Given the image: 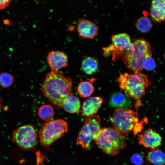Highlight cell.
Returning a JSON list of instances; mask_svg holds the SVG:
<instances>
[{
    "mask_svg": "<svg viewBox=\"0 0 165 165\" xmlns=\"http://www.w3.org/2000/svg\"><path fill=\"white\" fill-rule=\"evenodd\" d=\"M41 90L50 103L56 108L60 109L62 108L64 99L73 94L72 81L59 71H51L45 77Z\"/></svg>",
    "mask_w": 165,
    "mask_h": 165,
    "instance_id": "6da1fadb",
    "label": "cell"
},
{
    "mask_svg": "<svg viewBox=\"0 0 165 165\" xmlns=\"http://www.w3.org/2000/svg\"><path fill=\"white\" fill-rule=\"evenodd\" d=\"M117 81L127 96L138 101L144 95L150 85L148 77L141 72L121 74Z\"/></svg>",
    "mask_w": 165,
    "mask_h": 165,
    "instance_id": "7a4b0ae2",
    "label": "cell"
},
{
    "mask_svg": "<svg viewBox=\"0 0 165 165\" xmlns=\"http://www.w3.org/2000/svg\"><path fill=\"white\" fill-rule=\"evenodd\" d=\"M95 143L105 153L116 155L127 146L125 136L114 128H101L94 139Z\"/></svg>",
    "mask_w": 165,
    "mask_h": 165,
    "instance_id": "3957f363",
    "label": "cell"
},
{
    "mask_svg": "<svg viewBox=\"0 0 165 165\" xmlns=\"http://www.w3.org/2000/svg\"><path fill=\"white\" fill-rule=\"evenodd\" d=\"M68 130L67 123L63 119L46 122L41 125L38 132L40 143L43 147L48 148L67 132Z\"/></svg>",
    "mask_w": 165,
    "mask_h": 165,
    "instance_id": "277c9868",
    "label": "cell"
},
{
    "mask_svg": "<svg viewBox=\"0 0 165 165\" xmlns=\"http://www.w3.org/2000/svg\"><path fill=\"white\" fill-rule=\"evenodd\" d=\"M138 114L130 109L117 108L109 117L114 128L120 134H128L139 123Z\"/></svg>",
    "mask_w": 165,
    "mask_h": 165,
    "instance_id": "5b68a950",
    "label": "cell"
},
{
    "mask_svg": "<svg viewBox=\"0 0 165 165\" xmlns=\"http://www.w3.org/2000/svg\"><path fill=\"white\" fill-rule=\"evenodd\" d=\"M12 140L20 149L27 151L34 149L38 142L34 127L30 124L22 126L15 130Z\"/></svg>",
    "mask_w": 165,
    "mask_h": 165,
    "instance_id": "8992f818",
    "label": "cell"
},
{
    "mask_svg": "<svg viewBox=\"0 0 165 165\" xmlns=\"http://www.w3.org/2000/svg\"><path fill=\"white\" fill-rule=\"evenodd\" d=\"M100 122V118L97 115L86 117L83 126L78 135L77 144L89 151L90 149L91 142L101 128Z\"/></svg>",
    "mask_w": 165,
    "mask_h": 165,
    "instance_id": "52a82bcc",
    "label": "cell"
},
{
    "mask_svg": "<svg viewBox=\"0 0 165 165\" xmlns=\"http://www.w3.org/2000/svg\"><path fill=\"white\" fill-rule=\"evenodd\" d=\"M112 44L108 48L112 52L114 60H116L128 51L131 46V40L129 35L124 33L113 35L111 36Z\"/></svg>",
    "mask_w": 165,
    "mask_h": 165,
    "instance_id": "ba28073f",
    "label": "cell"
},
{
    "mask_svg": "<svg viewBox=\"0 0 165 165\" xmlns=\"http://www.w3.org/2000/svg\"><path fill=\"white\" fill-rule=\"evenodd\" d=\"M128 51L133 56L144 60L152 56L149 43L142 38L131 40V46Z\"/></svg>",
    "mask_w": 165,
    "mask_h": 165,
    "instance_id": "9c48e42d",
    "label": "cell"
},
{
    "mask_svg": "<svg viewBox=\"0 0 165 165\" xmlns=\"http://www.w3.org/2000/svg\"><path fill=\"white\" fill-rule=\"evenodd\" d=\"M160 135L151 128L144 131L138 137L139 144L152 150L160 146L162 141Z\"/></svg>",
    "mask_w": 165,
    "mask_h": 165,
    "instance_id": "30bf717a",
    "label": "cell"
},
{
    "mask_svg": "<svg viewBox=\"0 0 165 165\" xmlns=\"http://www.w3.org/2000/svg\"><path fill=\"white\" fill-rule=\"evenodd\" d=\"M77 29L79 36L84 38H93L97 35L98 27L94 23L82 18L78 20Z\"/></svg>",
    "mask_w": 165,
    "mask_h": 165,
    "instance_id": "8fae6325",
    "label": "cell"
},
{
    "mask_svg": "<svg viewBox=\"0 0 165 165\" xmlns=\"http://www.w3.org/2000/svg\"><path fill=\"white\" fill-rule=\"evenodd\" d=\"M47 61L51 71H58L68 64L67 55L63 51L52 50L48 53Z\"/></svg>",
    "mask_w": 165,
    "mask_h": 165,
    "instance_id": "7c38bea8",
    "label": "cell"
},
{
    "mask_svg": "<svg viewBox=\"0 0 165 165\" xmlns=\"http://www.w3.org/2000/svg\"><path fill=\"white\" fill-rule=\"evenodd\" d=\"M103 100L100 97H93L87 99L83 103L81 115L86 117L95 115L101 107Z\"/></svg>",
    "mask_w": 165,
    "mask_h": 165,
    "instance_id": "4fadbf2b",
    "label": "cell"
},
{
    "mask_svg": "<svg viewBox=\"0 0 165 165\" xmlns=\"http://www.w3.org/2000/svg\"><path fill=\"white\" fill-rule=\"evenodd\" d=\"M150 15L154 22L160 23L165 18V1L164 0H154L151 3Z\"/></svg>",
    "mask_w": 165,
    "mask_h": 165,
    "instance_id": "5bb4252c",
    "label": "cell"
},
{
    "mask_svg": "<svg viewBox=\"0 0 165 165\" xmlns=\"http://www.w3.org/2000/svg\"><path fill=\"white\" fill-rule=\"evenodd\" d=\"M109 105L112 107L125 109L132 106L130 98L120 92H116L112 94Z\"/></svg>",
    "mask_w": 165,
    "mask_h": 165,
    "instance_id": "9a60e30c",
    "label": "cell"
},
{
    "mask_svg": "<svg viewBox=\"0 0 165 165\" xmlns=\"http://www.w3.org/2000/svg\"><path fill=\"white\" fill-rule=\"evenodd\" d=\"M124 64L130 70L134 72H141L143 69L142 64L144 60L133 56L128 51L121 56Z\"/></svg>",
    "mask_w": 165,
    "mask_h": 165,
    "instance_id": "2e32d148",
    "label": "cell"
},
{
    "mask_svg": "<svg viewBox=\"0 0 165 165\" xmlns=\"http://www.w3.org/2000/svg\"><path fill=\"white\" fill-rule=\"evenodd\" d=\"M80 107V100L73 94L68 96L64 99L62 105L65 111L71 113L78 112Z\"/></svg>",
    "mask_w": 165,
    "mask_h": 165,
    "instance_id": "e0dca14e",
    "label": "cell"
},
{
    "mask_svg": "<svg viewBox=\"0 0 165 165\" xmlns=\"http://www.w3.org/2000/svg\"><path fill=\"white\" fill-rule=\"evenodd\" d=\"M98 60L91 56H84L82 60L81 68L82 71L88 75L95 73L98 68Z\"/></svg>",
    "mask_w": 165,
    "mask_h": 165,
    "instance_id": "ac0fdd59",
    "label": "cell"
},
{
    "mask_svg": "<svg viewBox=\"0 0 165 165\" xmlns=\"http://www.w3.org/2000/svg\"><path fill=\"white\" fill-rule=\"evenodd\" d=\"M146 158L149 162L155 165H164L165 164V154L159 149L152 150L148 153Z\"/></svg>",
    "mask_w": 165,
    "mask_h": 165,
    "instance_id": "d6986e66",
    "label": "cell"
},
{
    "mask_svg": "<svg viewBox=\"0 0 165 165\" xmlns=\"http://www.w3.org/2000/svg\"><path fill=\"white\" fill-rule=\"evenodd\" d=\"M94 87L92 84L88 81H82L77 87V91L82 97H90L94 90Z\"/></svg>",
    "mask_w": 165,
    "mask_h": 165,
    "instance_id": "ffe728a7",
    "label": "cell"
},
{
    "mask_svg": "<svg viewBox=\"0 0 165 165\" xmlns=\"http://www.w3.org/2000/svg\"><path fill=\"white\" fill-rule=\"evenodd\" d=\"M54 112L52 106L49 104L42 105L38 110V115L42 120L47 122L51 120L54 115Z\"/></svg>",
    "mask_w": 165,
    "mask_h": 165,
    "instance_id": "44dd1931",
    "label": "cell"
},
{
    "mask_svg": "<svg viewBox=\"0 0 165 165\" xmlns=\"http://www.w3.org/2000/svg\"><path fill=\"white\" fill-rule=\"evenodd\" d=\"M135 25L136 28L142 33L149 32L152 27V24L150 19L145 16L137 20Z\"/></svg>",
    "mask_w": 165,
    "mask_h": 165,
    "instance_id": "7402d4cb",
    "label": "cell"
},
{
    "mask_svg": "<svg viewBox=\"0 0 165 165\" xmlns=\"http://www.w3.org/2000/svg\"><path fill=\"white\" fill-rule=\"evenodd\" d=\"M14 79L13 75L7 72L0 73V86L3 88L9 87L13 84Z\"/></svg>",
    "mask_w": 165,
    "mask_h": 165,
    "instance_id": "603a6c76",
    "label": "cell"
},
{
    "mask_svg": "<svg viewBox=\"0 0 165 165\" xmlns=\"http://www.w3.org/2000/svg\"><path fill=\"white\" fill-rule=\"evenodd\" d=\"M143 69L150 71L153 70L156 67V64L152 57L145 58L143 62Z\"/></svg>",
    "mask_w": 165,
    "mask_h": 165,
    "instance_id": "cb8c5ba5",
    "label": "cell"
},
{
    "mask_svg": "<svg viewBox=\"0 0 165 165\" xmlns=\"http://www.w3.org/2000/svg\"><path fill=\"white\" fill-rule=\"evenodd\" d=\"M131 162L135 165H142L144 162L142 156L140 154H134L131 158Z\"/></svg>",
    "mask_w": 165,
    "mask_h": 165,
    "instance_id": "d4e9b609",
    "label": "cell"
},
{
    "mask_svg": "<svg viewBox=\"0 0 165 165\" xmlns=\"http://www.w3.org/2000/svg\"><path fill=\"white\" fill-rule=\"evenodd\" d=\"M12 0H0V10L5 9L11 3Z\"/></svg>",
    "mask_w": 165,
    "mask_h": 165,
    "instance_id": "484cf974",
    "label": "cell"
}]
</instances>
